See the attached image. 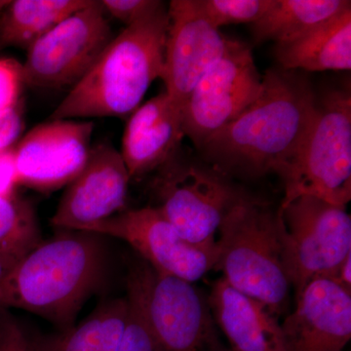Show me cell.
Wrapping results in <instances>:
<instances>
[{"label": "cell", "instance_id": "13", "mask_svg": "<svg viewBox=\"0 0 351 351\" xmlns=\"http://www.w3.org/2000/svg\"><path fill=\"white\" fill-rule=\"evenodd\" d=\"M145 311L158 351H208L212 329L193 283L141 262Z\"/></svg>", "mask_w": 351, "mask_h": 351}, {"label": "cell", "instance_id": "18", "mask_svg": "<svg viewBox=\"0 0 351 351\" xmlns=\"http://www.w3.org/2000/svg\"><path fill=\"white\" fill-rule=\"evenodd\" d=\"M276 56L284 71H350L351 7L294 40L276 44Z\"/></svg>", "mask_w": 351, "mask_h": 351}, {"label": "cell", "instance_id": "10", "mask_svg": "<svg viewBox=\"0 0 351 351\" xmlns=\"http://www.w3.org/2000/svg\"><path fill=\"white\" fill-rule=\"evenodd\" d=\"M80 232L123 240L161 274L195 283L214 269L217 243H189L156 207L124 210Z\"/></svg>", "mask_w": 351, "mask_h": 351}, {"label": "cell", "instance_id": "1", "mask_svg": "<svg viewBox=\"0 0 351 351\" xmlns=\"http://www.w3.org/2000/svg\"><path fill=\"white\" fill-rule=\"evenodd\" d=\"M317 98L297 71L269 69L258 98L199 147L221 171L277 173L297 154L315 115Z\"/></svg>", "mask_w": 351, "mask_h": 351}, {"label": "cell", "instance_id": "24", "mask_svg": "<svg viewBox=\"0 0 351 351\" xmlns=\"http://www.w3.org/2000/svg\"><path fill=\"white\" fill-rule=\"evenodd\" d=\"M215 27L255 24L274 5V0H198Z\"/></svg>", "mask_w": 351, "mask_h": 351}, {"label": "cell", "instance_id": "12", "mask_svg": "<svg viewBox=\"0 0 351 351\" xmlns=\"http://www.w3.org/2000/svg\"><path fill=\"white\" fill-rule=\"evenodd\" d=\"M93 130V122L50 119L27 132L14 149L19 184L43 193L69 186L87 162Z\"/></svg>", "mask_w": 351, "mask_h": 351}, {"label": "cell", "instance_id": "25", "mask_svg": "<svg viewBox=\"0 0 351 351\" xmlns=\"http://www.w3.org/2000/svg\"><path fill=\"white\" fill-rule=\"evenodd\" d=\"M0 351H43V338L34 337L10 309L0 307Z\"/></svg>", "mask_w": 351, "mask_h": 351}, {"label": "cell", "instance_id": "26", "mask_svg": "<svg viewBox=\"0 0 351 351\" xmlns=\"http://www.w3.org/2000/svg\"><path fill=\"white\" fill-rule=\"evenodd\" d=\"M23 84V64L13 59H0V112L17 107Z\"/></svg>", "mask_w": 351, "mask_h": 351}, {"label": "cell", "instance_id": "32", "mask_svg": "<svg viewBox=\"0 0 351 351\" xmlns=\"http://www.w3.org/2000/svg\"><path fill=\"white\" fill-rule=\"evenodd\" d=\"M9 3L8 0H0V11Z\"/></svg>", "mask_w": 351, "mask_h": 351}, {"label": "cell", "instance_id": "19", "mask_svg": "<svg viewBox=\"0 0 351 351\" xmlns=\"http://www.w3.org/2000/svg\"><path fill=\"white\" fill-rule=\"evenodd\" d=\"M91 0H15L0 11V52L29 47Z\"/></svg>", "mask_w": 351, "mask_h": 351}, {"label": "cell", "instance_id": "4", "mask_svg": "<svg viewBox=\"0 0 351 351\" xmlns=\"http://www.w3.org/2000/svg\"><path fill=\"white\" fill-rule=\"evenodd\" d=\"M216 267L235 290L258 300L272 313L287 306L290 282L283 262L278 210L243 195L219 228Z\"/></svg>", "mask_w": 351, "mask_h": 351}, {"label": "cell", "instance_id": "9", "mask_svg": "<svg viewBox=\"0 0 351 351\" xmlns=\"http://www.w3.org/2000/svg\"><path fill=\"white\" fill-rule=\"evenodd\" d=\"M262 85L250 47L230 39L223 56L201 77L184 104V135L199 149L258 98Z\"/></svg>", "mask_w": 351, "mask_h": 351}, {"label": "cell", "instance_id": "28", "mask_svg": "<svg viewBox=\"0 0 351 351\" xmlns=\"http://www.w3.org/2000/svg\"><path fill=\"white\" fill-rule=\"evenodd\" d=\"M23 129L24 121L18 106L0 112V152L12 149Z\"/></svg>", "mask_w": 351, "mask_h": 351}, {"label": "cell", "instance_id": "23", "mask_svg": "<svg viewBox=\"0 0 351 351\" xmlns=\"http://www.w3.org/2000/svg\"><path fill=\"white\" fill-rule=\"evenodd\" d=\"M127 319L119 351H158L145 311L141 263L127 277Z\"/></svg>", "mask_w": 351, "mask_h": 351}, {"label": "cell", "instance_id": "33", "mask_svg": "<svg viewBox=\"0 0 351 351\" xmlns=\"http://www.w3.org/2000/svg\"><path fill=\"white\" fill-rule=\"evenodd\" d=\"M228 351H232V350H228Z\"/></svg>", "mask_w": 351, "mask_h": 351}, {"label": "cell", "instance_id": "29", "mask_svg": "<svg viewBox=\"0 0 351 351\" xmlns=\"http://www.w3.org/2000/svg\"><path fill=\"white\" fill-rule=\"evenodd\" d=\"M18 182L14 149L0 152V195L12 196Z\"/></svg>", "mask_w": 351, "mask_h": 351}, {"label": "cell", "instance_id": "17", "mask_svg": "<svg viewBox=\"0 0 351 351\" xmlns=\"http://www.w3.org/2000/svg\"><path fill=\"white\" fill-rule=\"evenodd\" d=\"M210 306L232 351H285L282 328L276 314L223 278L212 288Z\"/></svg>", "mask_w": 351, "mask_h": 351}, {"label": "cell", "instance_id": "3", "mask_svg": "<svg viewBox=\"0 0 351 351\" xmlns=\"http://www.w3.org/2000/svg\"><path fill=\"white\" fill-rule=\"evenodd\" d=\"M168 25L163 3L126 27L71 88L50 119L130 117L152 83L162 77Z\"/></svg>", "mask_w": 351, "mask_h": 351}, {"label": "cell", "instance_id": "21", "mask_svg": "<svg viewBox=\"0 0 351 351\" xmlns=\"http://www.w3.org/2000/svg\"><path fill=\"white\" fill-rule=\"evenodd\" d=\"M127 311L126 298L101 302L82 324L43 338V351H119Z\"/></svg>", "mask_w": 351, "mask_h": 351}, {"label": "cell", "instance_id": "31", "mask_svg": "<svg viewBox=\"0 0 351 351\" xmlns=\"http://www.w3.org/2000/svg\"><path fill=\"white\" fill-rule=\"evenodd\" d=\"M18 262H19V261L15 260V258L0 255V282L5 278L7 274L11 271L14 265Z\"/></svg>", "mask_w": 351, "mask_h": 351}, {"label": "cell", "instance_id": "5", "mask_svg": "<svg viewBox=\"0 0 351 351\" xmlns=\"http://www.w3.org/2000/svg\"><path fill=\"white\" fill-rule=\"evenodd\" d=\"M281 205L308 195L346 206L351 198V97L332 90L317 98L315 115L297 154L278 172Z\"/></svg>", "mask_w": 351, "mask_h": 351}, {"label": "cell", "instance_id": "22", "mask_svg": "<svg viewBox=\"0 0 351 351\" xmlns=\"http://www.w3.org/2000/svg\"><path fill=\"white\" fill-rule=\"evenodd\" d=\"M41 241L31 203L16 195H0V255L20 261Z\"/></svg>", "mask_w": 351, "mask_h": 351}, {"label": "cell", "instance_id": "2", "mask_svg": "<svg viewBox=\"0 0 351 351\" xmlns=\"http://www.w3.org/2000/svg\"><path fill=\"white\" fill-rule=\"evenodd\" d=\"M106 239L97 233L58 230L0 282V307L36 314L60 332L69 331L85 302L107 283L110 255Z\"/></svg>", "mask_w": 351, "mask_h": 351}, {"label": "cell", "instance_id": "11", "mask_svg": "<svg viewBox=\"0 0 351 351\" xmlns=\"http://www.w3.org/2000/svg\"><path fill=\"white\" fill-rule=\"evenodd\" d=\"M167 39L162 80L178 110L208 69L223 56L230 39L221 36L198 0H172L168 6Z\"/></svg>", "mask_w": 351, "mask_h": 351}, {"label": "cell", "instance_id": "15", "mask_svg": "<svg viewBox=\"0 0 351 351\" xmlns=\"http://www.w3.org/2000/svg\"><path fill=\"white\" fill-rule=\"evenodd\" d=\"M295 298L281 324L285 351H343L351 339V292L322 277Z\"/></svg>", "mask_w": 351, "mask_h": 351}, {"label": "cell", "instance_id": "30", "mask_svg": "<svg viewBox=\"0 0 351 351\" xmlns=\"http://www.w3.org/2000/svg\"><path fill=\"white\" fill-rule=\"evenodd\" d=\"M332 279L351 292V254L339 265Z\"/></svg>", "mask_w": 351, "mask_h": 351}, {"label": "cell", "instance_id": "20", "mask_svg": "<svg viewBox=\"0 0 351 351\" xmlns=\"http://www.w3.org/2000/svg\"><path fill=\"white\" fill-rule=\"evenodd\" d=\"M350 7L346 0H274L269 10L251 25L253 38L256 43H289Z\"/></svg>", "mask_w": 351, "mask_h": 351}, {"label": "cell", "instance_id": "7", "mask_svg": "<svg viewBox=\"0 0 351 351\" xmlns=\"http://www.w3.org/2000/svg\"><path fill=\"white\" fill-rule=\"evenodd\" d=\"M101 1L91 0L27 49L23 64L24 84L61 89L75 86L112 40Z\"/></svg>", "mask_w": 351, "mask_h": 351}, {"label": "cell", "instance_id": "8", "mask_svg": "<svg viewBox=\"0 0 351 351\" xmlns=\"http://www.w3.org/2000/svg\"><path fill=\"white\" fill-rule=\"evenodd\" d=\"M162 168L156 182L157 209L189 243H216L226 214L244 195L223 172L206 166L173 159Z\"/></svg>", "mask_w": 351, "mask_h": 351}, {"label": "cell", "instance_id": "16", "mask_svg": "<svg viewBox=\"0 0 351 351\" xmlns=\"http://www.w3.org/2000/svg\"><path fill=\"white\" fill-rule=\"evenodd\" d=\"M184 136L182 112L165 92L140 106L128 117L120 152L131 179L173 160Z\"/></svg>", "mask_w": 351, "mask_h": 351}, {"label": "cell", "instance_id": "27", "mask_svg": "<svg viewBox=\"0 0 351 351\" xmlns=\"http://www.w3.org/2000/svg\"><path fill=\"white\" fill-rule=\"evenodd\" d=\"M104 10L126 25L136 24L162 5L158 0H101Z\"/></svg>", "mask_w": 351, "mask_h": 351}, {"label": "cell", "instance_id": "6", "mask_svg": "<svg viewBox=\"0 0 351 351\" xmlns=\"http://www.w3.org/2000/svg\"><path fill=\"white\" fill-rule=\"evenodd\" d=\"M283 262L295 295L314 279L332 278L351 254L346 206L304 195L278 209Z\"/></svg>", "mask_w": 351, "mask_h": 351}, {"label": "cell", "instance_id": "14", "mask_svg": "<svg viewBox=\"0 0 351 351\" xmlns=\"http://www.w3.org/2000/svg\"><path fill=\"white\" fill-rule=\"evenodd\" d=\"M130 175L113 145L92 147L82 172L69 184L51 225L57 230H83L123 212Z\"/></svg>", "mask_w": 351, "mask_h": 351}]
</instances>
